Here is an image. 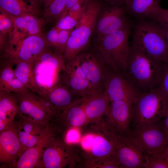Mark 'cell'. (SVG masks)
Segmentation results:
<instances>
[{
    "mask_svg": "<svg viewBox=\"0 0 168 168\" xmlns=\"http://www.w3.org/2000/svg\"><path fill=\"white\" fill-rule=\"evenodd\" d=\"M164 63L133 44L122 72L140 93H145L157 86Z\"/></svg>",
    "mask_w": 168,
    "mask_h": 168,
    "instance_id": "1",
    "label": "cell"
},
{
    "mask_svg": "<svg viewBox=\"0 0 168 168\" xmlns=\"http://www.w3.org/2000/svg\"><path fill=\"white\" fill-rule=\"evenodd\" d=\"M130 23L121 29L101 37L98 56L110 69L121 72L124 71L130 52Z\"/></svg>",
    "mask_w": 168,
    "mask_h": 168,
    "instance_id": "2",
    "label": "cell"
},
{
    "mask_svg": "<svg viewBox=\"0 0 168 168\" xmlns=\"http://www.w3.org/2000/svg\"><path fill=\"white\" fill-rule=\"evenodd\" d=\"M100 10L97 2L89 1L79 22L72 31L62 54L66 61L75 58L87 45L96 27Z\"/></svg>",
    "mask_w": 168,
    "mask_h": 168,
    "instance_id": "3",
    "label": "cell"
},
{
    "mask_svg": "<svg viewBox=\"0 0 168 168\" xmlns=\"http://www.w3.org/2000/svg\"><path fill=\"white\" fill-rule=\"evenodd\" d=\"M133 44L155 60L168 61V45L160 27L155 22L142 20L136 24Z\"/></svg>",
    "mask_w": 168,
    "mask_h": 168,
    "instance_id": "4",
    "label": "cell"
},
{
    "mask_svg": "<svg viewBox=\"0 0 168 168\" xmlns=\"http://www.w3.org/2000/svg\"><path fill=\"white\" fill-rule=\"evenodd\" d=\"M168 111V96L158 87L141 93L133 104L135 127L158 122L164 118Z\"/></svg>",
    "mask_w": 168,
    "mask_h": 168,
    "instance_id": "5",
    "label": "cell"
},
{
    "mask_svg": "<svg viewBox=\"0 0 168 168\" xmlns=\"http://www.w3.org/2000/svg\"><path fill=\"white\" fill-rule=\"evenodd\" d=\"M66 61L63 54L46 49L39 56L33 66L35 81L42 91L49 88L59 80V74Z\"/></svg>",
    "mask_w": 168,
    "mask_h": 168,
    "instance_id": "6",
    "label": "cell"
},
{
    "mask_svg": "<svg viewBox=\"0 0 168 168\" xmlns=\"http://www.w3.org/2000/svg\"><path fill=\"white\" fill-rule=\"evenodd\" d=\"M79 160L72 146L58 134L45 148L37 168H72Z\"/></svg>",
    "mask_w": 168,
    "mask_h": 168,
    "instance_id": "7",
    "label": "cell"
},
{
    "mask_svg": "<svg viewBox=\"0 0 168 168\" xmlns=\"http://www.w3.org/2000/svg\"><path fill=\"white\" fill-rule=\"evenodd\" d=\"M129 135L147 156H158L166 146L163 122L141 124Z\"/></svg>",
    "mask_w": 168,
    "mask_h": 168,
    "instance_id": "8",
    "label": "cell"
},
{
    "mask_svg": "<svg viewBox=\"0 0 168 168\" xmlns=\"http://www.w3.org/2000/svg\"><path fill=\"white\" fill-rule=\"evenodd\" d=\"M114 139V157L120 168H146L147 155L129 135Z\"/></svg>",
    "mask_w": 168,
    "mask_h": 168,
    "instance_id": "9",
    "label": "cell"
},
{
    "mask_svg": "<svg viewBox=\"0 0 168 168\" xmlns=\"http://www.w3.org/2000/svg\"><path fill=\"white\" fill-rule=\"evenodd\" d=\"M133 103L125 100L110 102L103 122L114 136L128 135L132 130L130 123L133 117Z\"/></svg>",
    "mask_w": 168,
    "mask_h": 168,
    "instance_id": "10",
    "label": "cell"
},
{
    "mask_svg": "<svg viewBox=\"0 0 168 168\" xmlns=\"http://www.w3.org/2000/svg\"><path fill=\"white\" fill-rule=\"evenodd\" d=\"M11 126L15 130L21 144L20 155L36 144L51 128L48 125L27 118L18 112Z\"/></svg>",
    "mask_w": 168,
    "mask_h": 168,
    "instance_id": "11",
    "label": "cell"
},
{
    "mask_svg": "<svg viewBox=\"0 0 168 168\" xmlns=\"http://www.w3.org/2000/svg\"><path fill=\"white\" fill-rule=\"evenodd\" d=\"M103 88L110 102L125 100L133 103L141 93L122 72L110 69Z\"/></svg>",
    "mask_w": 168,
    "mask_h": 168,
    "instance_id": "12",
    "label": "cell"
},
{
    "mask_svg": "<svg viewBox=\"0 0 168 168\" xmlns=\"http://www.w3.org/2000/svg\"><path fill=\"white\" fill-rule=\"evenodd\" d=\"M60 82L73 96L86 97L95 89L86 78L79 65L77 57L66 61L59 74Z\"/></svg>",
    "mask_w": 168,
    "mask_h": 168,
    "instance_id": "13",
    "label": "cell"
},
{
    "mask_svg": "<svg viewBox=\"0 0 168 168\" xmlns=\"http://www.w3.org/2000/svg\"><path fill=\"white\" fill-rule=\"evenodd\" d=\"M15 93L18 100L19 113L48 125L54 114L37 94L28 89Z\"/></svg>",
    "mask_w": 168,
    "mask_h": 168,
    "instance_id": "14",
    "label": "cell"
},
{
    "mask_svg": "<svg viewBox=\"0 0 168 168\" xmlns=\"http://www.w3.org/2000/svg\"><path fill=\"white\" fill-rule=\"evenodd\" d=\"M91 130L89 147L85 153L91 158H104L114 156V135L108 130L103 122L94 124Z\"/></svg>",
    "mask_w": 168,
    "mask_h": 168,
    "instance_id": "15",
    "label": "cell"
},
{
    "mask_svg": "<svg viewBox=\"0 0 168 168\" xmlns=\"http://www.w3.org/2000/svg\"><path fill=\"white\" fill-rule=\"evenodd\" d=\"M77 58L82 70L94 88L104 87L109 69L98 56L83 54H79Z\"/></svg>",
    "mask_w": 168,
    "mask_h": 168,
    "instance_id": "16",
    "label": "cell"
},
{
    "mask_svg": "<svg viewBox=\"0 0 168 168\" xmlns=\"http://www.w3.org/2000/svg\"><path fill=\"white\" fill-rule=\"evenodd\" d=\"M21 145L11 126L0 133V168H13L21 154Z\"/></svg>",
    "mask_w": 168,
    "mask_h": 168,
    "instance_id": "17",
    "label": "cell"
},
{
    "mask_svg": "<svg viewBox=\"0 0 168 168\" xmlns=\"http://www.w3.org/2000/svg\"><path fill=\"white\" fill-rule=\"evenodd\" d=\"M124 7L114 5L105 10L98 19L96 26L101 37L114 33L130 23L126 18Z\"/></svg>",
    "mask_w": 168,
    "mask_h": 168,
    "instance_id": "18",
    "label": "cell"
},
{
    "mask_svg": "<svg viewBox=\"0 0 168 168\" xmlns=\"http://www.w3.org/2000/svg\"><path fill=\"white\" fill-rule=\"evenodd\" d=\"M39 96L54 115L75 100L73 99L74 96L59 81L49 88L43 91Z\"/></svg>",
    "mask_w": 168,
    "mask_h": 168,
    "instance_id": "19",
    "label": "cell"
},
{
    "mask_svg": "<svg viewBox=\"0 0 168 168\" xmlns=\"http://www.w3.org/2000/svg\"><path fill=\"white\" fill-rule=\"evenodd\" d=\"M47 49L44 36L30 35L16 44V47L7 53L23 61L34 63L40 54Z\"/></svg>",
    "mask_w": 168,
    "mask_h": 168,
    "instance_id": "20",
    "label": "cell"
},
{
    "mask_svg": "<svg viewBox=\"0 0 168 168\" xmlns=\"http://www.w3.org/2000/svg\"><path fill=\"white\" fill-rule=\"evenodd\" d=\"M102 89L96 90L81 98L87 118V124L99 122L108 111L110 102Z\"/></svg>",
    "mask_w": 168,
    "mask_h": 168,
    "instance_id": "21",
    "label": "cell"
},
{
    "mask_svg": "<svg viewBox=\"0 0 168 168\" xmlns=\"http://www.w3.org/2000/svg\"><path fill=\"white\" fill-rule=\"evenodd\" d=\"M50 127L49 132L36 144L21 154L13 168H37L45 148L52 139L58 134L55 128Z\"/></svg>",
    "mask_w": 168,
    "mask_h": 168,
    "instance_id": "22",
    "label": "cell"
},
{
    "mask_svg": "<svg viewBox=\"0 0 168 168\" xmlns=\"http://www.w3.org/2000/svg\"><path fill=\"white\" fill-rule=\"evenodd\" d=\"M161 0H124L126 13L141 18L154 20L162 12Z\"/></svg>",
    "mask_w": 168,
    "mask_h": 168,
    "instance_id": "23",
    "label": "cell"
},
{
    "mask_svg": "<svg viewBox=\"0 0 168 168\" xmlns=\"http://www.w3.org/2000/svg\"><path fill=\"white\" fill-rule=\"evenodd\" d=\"M15 76L28 89L40 95L42 91L37 84L33 73L34 63L21 60L8 54Z\"/></svg>",
    "mask_w": 168,
    "mask_h": 168,
    "instance_id": "24",
    "label": "cell"
},
{
    "mask_svg": "<svg viewBox=\"0 0 168 168\" xmlns=\"http://www.w3.org/2000/svg\"><path fill=\"white\" fill-rule=\"evenodd\" d=\"M18 112L16 93L0 91V133L11 127Z\"/></svg>",
    "mask_w": 168,
    "mask_h": 168,
    "instance_id": "25",
    "label": "cell"
},
{
    "mask_svg": "<svg viewBox=\"0 0 168 168\" xmlns=\"http://www.w3.org/2000/svg\"><path fill=\"white\" fill-rule=\"evenodd\" d=\"M3 57L0 62V91L16 93L28 89L15 76L7 56Z\"/></svg>",
    "mask_w": 168,
    "mask_h": 168,
    "instance_id": "26",
    "label": "cell"
},
{
    "mask_svg": "<svg viewBox=\"0 0 168 168\" xmlns=\"http://www.w3.org/2000/svg\"><path fill=\"white\" fill-rule=\"evenodd\" d=\"M38 6L32 4L28 5L23 0H0V11L13 17L25 13L34 14Z\"/></svg>",
    "mask_w": 168,
    "mask_h": 168,
    "instance_id": "27",
    "label": "cell"
},
{
    "mask_svg": "<svg viewBox=\"0 0 168 168\" xmlns=\"http://www.w3.org/2000/svg\"><path fill=\"white\" fill-rule=\"evenodd\" d=\"M73 29L62 30L54 27L50 30L44 36L46 42L47 49L58 51L62 54Z\"/></svg>",
    "mask_w": 168,
    "mask_h": 168,
    "instance_id": "28",
    "label": "cell"
},
{
    "mask_svg": "<svg viewBox=\"0 0 168 168\" xmlns=\"http://www.w3.org/2000/svg\"><path fill=\"white\" fill-rule=\"evenodd\" d=\"M14 27L24 30L30 35H39L42 28V22L34 14L25 13L13 17Z\"/></svg>",
    "mask_w": 168,
    "mask_h": 168,
    "instance_id": "29",
    "label": "cell"
},
{
    "mask_svg": "<svg viewBox=\"0 0 168 168\" xmlns=\"http://www.w3.org/2000/svg\"><path fill=\"white\" fill-rule=\"evenodd\" d=\"M89 2H86L78 11L74 12L67 13L61 16L55 27L62 30L73 29L84 13Z\"/></svg>",
    "mask_w": 168,
    "mask_h": 168,
    "instance_id": "30",
    "label": "cell"
},
{
    "mask_svg": "<svg viewBox=\"0 0 168 168\" xmlns=\"http://www.w3.org/2000/svg\"><path fill=\"white\" fill-rule=\"evenodd\" d=\"M67 0H44V12L48 20L60 17L65 9Z\"/></svg>",
    "mask_w": 168,
    "mask_h": 168,
    "instance_id": "31",
    "label": "cell"
},
{
    "mask_svg": "<svg viewBox=\"0 0 168 168\" xmlns=\"http://www.w3.org/2000/svg\"><path fill=\"white\" fill-rule=\"evenodd\" d=\"M84 167L89 168H120L114 156L86 159Z\"/></svg>",
    "mask_w": 168,
    "mask_h": 168,
    "instance_id": "32",
    "label": "cell"
},
{
    "mask_svg": "<svg viewBox=\"0 0 168 168\" xmlns=\"http://www.w3.org/2000/svg\"><path fill=\"white\" fill-rule=\"evenodd\" d=\"M14 27L13 17L0 11V30L3 34L9 33Z\"/></svg>",
    "mask_w": 168,
    "mask_h": 168,
    "instance_id": "33",
    "label": "cell"
},
{
    "mask_svg": "<svg viewBox=\"0 0 168 168\" xmlns=\"http://www.w3.org/2000/svg\"><path fill=\"white\" fill-rule=\"evenodd\" d=\"M79 128H71L67 130L62 135L68 144H72L79 142L81 136Z\"/></svg>",
    "mask_w": 168,
    "mask_h": 168,
    "instance_id": "34",
    "label": "cell"
},
{
    "mask_svg": "<svg viewBox=\"0 0 168 168\" xmlns=\"http://www.w3.org/2000/svg\"><path fill=\"white\" fill-rule=\"evenodd\" d=\"M146 168H168V161L157 156H147Z\"/></svg>",
    "mask_w": 168,
    "mask_h": 168,
    "instance_id": "35",
    "label": "cell"
},
{
    "mask_svg": "<svg viewBox=\"0 0 168 168\" xmlns=\"http://www.w3.org/2000/svg\"><path fill=\"white\" fill-rule=\"evenodd\" d=\"M157 86L168 96V61L164 63L161 75Z\"/></svg>",
    "mask_w": 168,
    "mask_h": 168,
    "instance_id": "36",
    "label": "cell"
},
{
    "mask_svg": "<svg viewBox=\"0 0 168 168\" xmlns=\"http://www.w3.org/2000/svg\"><path fill=\"white\" fill-rule=\"evenodd\" d=\"M154 21L160 27L168 28V9H164Z\"/></svg>",
    "mask_w": 168,
    "mask_h": 168,
    "instance_id": "37",
    "label": "cell"
},
{
    "mask_svg": "<svg viewBox=\"0 0 168 168\" xmlns=\"http://www.w3.org/2000/svg\"><path fill=\"white\" fill-rule=\"evenodd\" d=\"M163 121L164 129L165 134L166 146L168 145V111L164 117Z\"/></svg>",
    "mask_w": 168,
    "mask_h": 168,
    "instance_id": "38",
    "label": "cell"
},
{
    "mask_svg": "<svg viewBox=\"0 0 168 168\" xmlns=\"http://www.w3.org/2000/svg\"><path fill=\"white\" fill-rule=\"evenodd\" d=\"M77 0H67L65 9L61 16L67 13L68 11L71 8Z\"/></svg>",
    "mask_w": 168,
    "mask_h": 168,
    "instance_id": "39",
    "label": "cell"
},
{
    "mask_svg": "<svg viewBox=\"0 0 168 168\" xmlns=\"http://www.w3.org/2000/svg\"><path fill=\"white\" fill-rule=\"evenodd\" d=\"M157 156L168 161V145L165 147L160 154Z\"/></svg>",
    "mask_w": 168,
    "mask_h": 168,
    "instance_id": "40",
    "label": "cell"
},
{
    "mask_svg": "<svg viewBox=\"0 0 168 168\" xmlns=\"http://www.w3.org/2000/svg\"><path fill=\"white\" fill-rule=\"evenodd\" d=\"M160 28L168 45V28H164L161 27Z\"/></svg>",
    "mask_w": 168,
    "mask_h": 168,
    "instance_id": "41",
    "label": "cell"
},
{
    "mask_svg": "<svg viewBox=\"0 0 168 168\" xmlns=\"http://www.w3.org/2000/svg\"><path fill=\"white\" fill-rule=\"evenodd\" d=\"M113 5H119L120 4L124 3V0H108Z\"/></svg>",
    "mask_w": 168,
    "mask_h": 168,
    "instance_id": "42",
    "label": "cell"
},
{
    "mask_svg": "<svg viewBox=\"0 0 168 168\" xmlns=\"http://www.w3.org/2000/svg\"><path fill=\"white\" fill-rule=\"evenodd\" d=\"M31 4L38 6L39 4L44 3V0H28Z\"/></svg>",
    "mask_w": 168,
    "mask_h": 168,
    "instance_id": "43",
    "label": "cell"
}]
</instances>
